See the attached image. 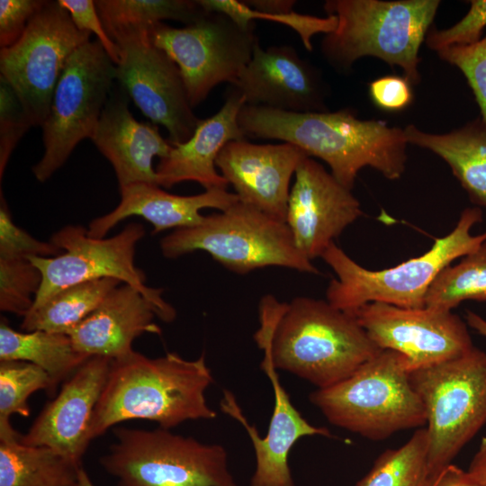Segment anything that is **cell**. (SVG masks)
<instances>
[{"mask_svg": "<svg viewBox=\"0 0 486 486\" xmlns=\"http://www.w3.org/2000/svg\"><path fill=\"white\" fill-rule=\"evenodd\" d=\"M259 321L254 339L274 367L317 389L341 382L382 351L355 316L327 300L280 302L268 294L260 301Z\"/></svg>", "mask_w": 486, "mask_h": 486, "instance_id": "cell-1", "label": "cell"}, {"mask_svg": "<svg viewBox=\"0 0 486 486\" xmlns=\"http://www.w3.org/2000/svg\"><path fill=\"white\" fill-rule=\"evenodd\" d=\"M238 124L245 137L282 140L323 160L350 190L365 166L389 180L400 178L406 168L409 143L404 129L381 120H361L348 108L292 112L245 104Z\"/></svg>", "mask_w": 486, "mask_h": 486, "instance_id": "cell-2", "label": "cell"}, {"mask_svg": "<svg viewBox=\"0 0 486 486\" xmlns=\"http://www.w3.org/2000/svg\"><path fill=\"white\" fill-rule=\"evenodd\" d=\"M212 382L203 354L187 360L176 353L150 358L133 351L112 359L94 411L90 439L130 419L151 420L170 429L186 420L215 418L205 397Z\"/></svg>", "mask_w": 486, "mask_h": 486, "instance_id": "cell-3", "label": "cell"}, {"mask_svg": "<svg viewBox=\"0 0 486 486\" xmlns=\"http://www.w3.org/2000/svg\"><path fill=\"white\" fill-rule=\"evenodd\" d=\"M439 0H328L323 7L338 24L320 43L322 56L346 73L363 57L399 67L411 85L421 80L418 52L431 28Z\"/></svg>", "mask_w": 486, "mask_h": 486, "instance_id": "cell-4", "label": "cell"}, {"mask_svg": "<svg viewBox=\"0 0 486 486\" xmlns=\"http://www.w3.org/2000/svg\"><path fill=\"white\" fill-rule=\"evenodd\" d=\"M482 217L480 207L465 208L454 230L436 238L429 250L386 269L364 268L332 243L321 256L337 275L328 285L327 301L349 314L370 302L425 307L426 294L437 274L486 240V231L478 235L471 232L474 225L482 221Z\"/></svg>", "mask_w": 486, "mask_h": 486, "instance_id": "cell-5", "label": "cell"}, {"mask_svg": "<svg viewBox=\"0 0 486 486\" xmlns=\"http://www.w3.org/2000/svg\"><path fill=\"white\" fill-rule=\"evenodd\" d=\"M309 400L330 424L374 441L427 423L406 359L392 350H382L341 382L312 392Z\"/></svg>", "mask_w": 486, "mask_h": 486, "instance_id": "cell-6", "label": "cell"}, {"mask_svg": "<svg viewBox=\"0 0 486 486\" xmlns=\"http://www.w3.org/2000/svg\"><path fill=\"white\" fill-rule=\"evenodd\" d=\"M160 248L166 258L202 250L240 274L273 266L320 273L296 248L286 222L239 201L199 225L175 230L161 239Z\"/></svg>", "mask_w": 486, "mask_h": 486, "instance_id": "cell-7", "label": "cell"}, {"mask_svg": "<svg viewBox=\"0 0 486 486\" xmlns=\"http://www.w3.org/2000/svg\"><path fill=\"white\" fill-rule=\"evenodd\" d=\"M99 462L116 486H238L226 449L169 429L118 427Z\"/></svg>", "mask_w": 486, "mask_h": 486, "instance_id": "cell-8", "label": "cell"}, {"mask_svg": "<svg viewBox=\"0 0 486 486\" xmlns=\"http://www.w3.org/2000/svg\"><path fill=\"white\" fill-rule=\"evenodd\" d=\"M427 414L429 484L486 424V352L409 373Z\"/></svg>", "mask_w": 486, "mask_h": 486, "instance_id": "cell-9", "label": "cell"}, {"mask_svg": "<svg viewBox=\"0 0 486 486\" xmlns=\"http://www.w3.org/2000/svg\"><path fill=\"white\" fill-rule=\"evenodd\" d=\"M116 81V65L98 40L80 46L68 59L42 124L44 153L32 167L48 180L84 139L93 140Z\"/></svg>", "mask_w": 486, "mask_h": 486, "instance_id": "cell-10", "label": "cell"}, {"mask_svg": "<svg viewBox=\"0 0 486 486\" xmlns=\"http://www.w3.org/2000/svg\"><path fill=\"white\" fill-rule=\"evenodd\" d=\"M144 235L143 226L137 222L129 223L120 233L108 238L91 237L86 229L78 225L60 229L50 241L63 253L30 258L42 275L32 310L67 287L115 278L139 290L152 304L158 318L165 322L173 321L176 311L163 299V290L146 285L144 273L135 266L136 246Z\"/></svg>", "mask_w": 486, "mask_h": 486, "instance_id": "cell-11", "label": "cell"}, {"mask_svg": "<svg viewBox=\"0 0 486 486\" xmlns=\"http://www.w3.org/2000/svg\"><path fill=\"white\" fill-rule=\"evenodd\" d=\"M58 1H46L21 38L0 50V72L14 89L32 126H42L68 59L90 40Z\"/></svg>", "mask_w": 486, "mask_h": 486, "instance_id": "cell-12", "label": "cell"}, {"mask_svg": "<svg viewBox=\"0 0 486 486\" xmlns=\"http://www.w3.org/2000/svg\"><path fill=\"white\" fill-rule=\"evenodd\" d=\"M256 24L243 28L219 13H206L184 28L158 22L151 41L177 65L194 108L219 84L235 83L258 41Z\"/></svg>", "mask_w": 486, "mask_h": 486, "instance_id": "cell-13", "label": "cell"}, {"mask_svg": "<svg viewBox=\"0 0 486 486\" xmlns=\"http://www.w3.org/2000/svg\"><path fill=\"white\" fill-rule=\"evenodd\" d=\"M149 31L110 34L120 60L116 81L154 124L164 126L172 146L187 141L200 121L193 112L177 65L154 45Z\"/></svg>", "mask_w": 486, "mask_h": 486, "instance_id": "cell-14", "label": "cell"}, {"mask_svg": "<svg viewBox=\"0 0 486 486\" xmlns=\"http://www.w3.org/2000/svg\"><path fill=\"white\" fill-rule=\"evenodd\" d=\"M351 315L381 350L401 354L409 373L461 356L474 346L466 322L451 310L370 302Z\"/></svg>", "mask_w": 486, "mask_h": 486, "instance_id": "cell-15", "label": "cell"}, {"mask_svg": "<svg viewBox=\"0 0 486 486\" xmlns=\"http://www.w3.org/2000/svg\"><path fill=\"white\" fill-rule=\"evenodd\" d=\"M363 215L352 190L310 157L298 165L285 222L298 250L309 260L321 257L334 239Z\"/></svg>", "mask_w": 486, "mask_h": 486, "instance_id": "cell-16", "label": "cell"}, {"mask_svg": "<svg viewBox=\"0 0 486 486\" xmlns=\"http://www.w3.org/2000/svg\"><path fill=\"white\" fill-rule=\"evenodd\" d=\"M232 87L247 105L292 112L328 111L329 88L321 71L288 45L264 50L257 41Z\"/></svg>", "mask_w": 486, "mask_h": 486, "instance_id": "cell-17", "label": "cell"}, {"mask_svg": "<svg viewBox=\"0 0 486 486\" xmlns=\"http://www.w3.org/2000/svg\"><path fill=\"white\" fill-rule=\"evenodd\" d=\"M111 358L89 357L48 402L19 441L28 446H47L81 465L91 442V423L106 383Z\"/></svg>", "mask_w": 486, "mask_h": 486, "instance_id": "cell-18", "label": "cell"}, {"mask_svg": "<svg viewBox=\"0 0 486 486\" xmlns=\"http://www.w3.org/2000/svg\"><path fill=\"white\" fill-rule=\"evenodd\" d=\"M305 157L291 143L255 144L242 139L227 143L215 165L239 202L285 222L291 180Z\"/></svg>", "mask_w": 486, "mask_h": 486, "instance_id": "cell-19", "label": "cell"}, {"mask_svg": "<svg viewBox=\"0 0 486 486\" xmlns=\"http://www.w3.org/2000/svg\"><path fill=\"white\" fill-rule=\"evenodd\" d=\"M261 369L268 377L274 392V409L266 436L261 437L255 425L248 422L235 395L223 390L220 410L237 420L249 436L256 456V468L250 486H295L288 464V456L294 444L308 436L330 437L327 428L315 427L308 422L292 405L281 384L277 369L266 350Z\"/></svg>", "mask_w": 486, "mask_h": 486, "instance_id": "cell-20", "label": "cell"}, {"mask_svg": "<svg viewBox=\"0 0 486 486\" xmlns=\"http://www.w3.org/2000/svg\"><path fill=\"white\" fill-rule=\"evenodd\" d=\"M92 140L112 164L119 188L137 183L158 185L152 159L165 158L172 148L158 126L136 121L121 86L112 89Z\"/></svg>", "mask_w": 486, "mask_h": 486, "instance_id": "cell-21", "label": "cell"}, {"mask_svg": "<svg viewBox=\"0 0 486 486\" xmlns=\"http://www.w3.org/2000/svg\"><path fill=\"white\" fill-rule=\"evenodd\" d=\"M246 104L244 97L231 90L217 113L200 120L193 136L185 142L172 146L167 156L156 166L158 186L171 188L184 181L199 183L205 190L229 185L216 170V159L224 146L245 139L238 124V114Z\"/></svg>", "mask_w": 486, "mask_h": 486, "instance_id": "cell-22", "label": "cell"}, {"mask_svg": "<svg viewBox=\"0 0 486 486\" xmlns=\"http://www.w3.org/2000/svg\"><path fill=\"white\" fill-rule=\"evenodd\" d=\"M155 316V309L146 297L123 284L67 335L75 348L87 356L117 359L134 351L132 342L140 335L161 334L153 322Z\"/></svg>", "mask_w": 486, "mask_h": 486, "instance_id": "cell-23", "label": "cell"}, {"mask_svg": "<svg viewBox=\"0 0 486 486\" xmlns=\"http://www.w3.org/2000/svg\"><path fill=\"white\" fill-rule=\"evenodd\" d=\"M121 202L110 212L93 220L87 229L91 237L103 238L120 221L140 216L153 226L152 234L175 228L201 224L205 216L202 209L224 211L238 202V197L226 189L214 188L189 196L169 194L158 185L137 183L120 188Z\"/></svg>", "mask_w": 486, "mask_h": 486, "instance_id": "cell-24", "label": "cell"}, {"mask_svg": "<svg viewBox=\"0 0 486 486\" xmlns=\"http://www.w3.org/2000/svg\"><path fill=\"white\" fill-rule=\"evenodd\" d=\"M404 129L409 144L440 157L478 207H486V124L478 117L452 131L436 134L412 124Z\"/></svg>", "mask_w": 486, "mask_h": 486, "instance_id": "cell-25", "label": "cell"}, {"mask_svg": "<svg viewBox=\"0 0 486 486\" xmlns=\"http://www.w3.org/2000/svg\"><path fill=\"white\" fill-rule=\"evenodd\" d=\"M89 357L75 348L67 334L16 331L1 319L0 361H24L40 367L51 380V395Z\"/></svg>", "mask_w": 486, "mask_h": 486, "instance_id": "cell-26", "label": "cell"}, {"mask_svg": "<svg viewBox=\"0 0 486 486\" xmlns=\"http://www.w3.org/2000/svg\"><path fill=\"white\" fill-rule=\"evenodd\" d=\"M80 468L47 446L0 442V486H76Z\"/></svg>", "mask_w": 486, "mask_h": 486, "instance_id": "cell-27", "label": "cell"}, {"mask_svg": "<svg viewBox=\"0 0 486 486\" xmlns=\"http://www.w3.org/2000/svg\"><path fill=\"white\" fill-rule=\"evenodd\" d=\"M122 282L102 278L60 290L23 317L25 332L45 330L67 334L91 314Z\"/></svg>", "mask_w": 486, "mask_h": 486, "instance_id": "cell-28", "label": "cell"}, {"mask_svg": "<svg viewBox=\"0 0 486 486\" xmlns=\"http://www.w3.org/2000/svg\"><path fill=\"white\" fill-rule=\"evenodd\" d=\"M99 17L108 35L119 31H149L163 20L192 23L207 12L198 1L98 0Z\"/></svg>", "mask_w": 486, "mask_h": 486, "instance_id": "cell-29", "label": "cell"}, {"mask_svg": "<svg viewBox=\"0 0 486 486\" xmlns=\"http://www.w3.org/2000/svg\"><path fill=\"white\" fill-rule=\"evenodd\" d=\"M355 486H429L426 427L418 428L400 447L382 452Z\"/></svg>", "mask_w": 486, "mask_h": 486, "instance_id": "cell-30", "label": "cell"}, {"mask_svg": "<svg viewBox=\"0 0 486 486\" xmlns=\"http://www.w3.org/2000/svg\"><path fill=\"white\" fill-rule=\"evenodd\" d=\"M464 301L486 302V240L432 282L425 307L451 310Z\"/></svg>", "mask_w": 486, "mask_h": 486, "instance_id": "cell-31", "label": "cell"}, {"mask_svg": "<svg viewBox=\"0 0 486 486\" xmlns=\"http://www.w3.org/2000/svg\"><path fill=\"white\" fill-rule=\"evenodd\" d=\"M39 390L51 395V380L40 367L24 361H0V442L20 438L10 418L29 417L28 398Z\"/></svg>", "mask_w": 486, "mask_h": 486, "instance_id": "cell-32", "label": "cell"}, {"mask_svg": "<svg viewBox=\"0 0 486 486\" xmlns=\"http://www.w3.org/2000/svg\"><path fill=\"white\" fill-rule=\"evenodd\" d=\"M199 4L208 13L223 14L243 28L254 24V20H266L279 22L295 31L305 49L312 50L311 38L319 33H330L335 31L338 19L335 15L325 18L291 13H261L248 7L243 1L237 0H199Z\"/></svg>", "mask_w": 486, "mask_h": 486, "instance_id": "cell-33", "label": "cell"}, {"mask_svg": "<svg viewBox=\"0 0 486 486\" xmlns=\"http://www.w3.org/2000/svg\"><path fill=\"white\" fill-rule=\"evenodd\" d=\"M41 283V273L30 259L0 258V310L24 317Z\"/></svg>", "mask_w": 486, "mask_h": 486, "instance_id": "cell-34", "label": "cell"}, {"mask_svg": "<svg viewBox=\"0 0 486 486\" xmlns=\"http://www.w3.org/2000/svg\"><path fill=\"white\" fill-rule=\"evenodd\" d=\"M436 53L464 74L486 124V36L474 44L452 46Z\"/></svg>", "mask_w": 486, "mask_h": 486, "instance_id": "cell-35", "label": "cell"}, {"mask_svg": "<svg viewBox=\"0 0 486 486\" xmlns=\"http://www.w3.org/2000/svg\"><path fill=\"white\" fill-rule=\"evenodd\" d=\"M63 253L51 241L36 239L13 221L1 192L0 206V258L30 259L56 256Z\"/></svg>", "mask_w": 486, "mask_h": 486, "instance_id": "cell-36", "label": "cell"}, {"mask_svg": "<svg viewBox=\"0 0 486 486\" xmlns=\"http://www.w3.org/2000/svg\"><path fill=\"white\" fill-rule=\"evenodd\" d=\"M32 123L12 86L0 76V177L10 156Z\"/></svg>", "mask_w": 486, "mask_h": 486, "instance_id": "cell-37", "label": "cell"}, {"mask_svg": "<svg viewBox=\"0 0 486 486\" xmlns=\"http://www.w3.org/2000/svg\"><path fill=\"white\" fill-rule=\"evenodd\" d=\"M468 13L455 24L445 29L430 28L425 43L432 50L452 46L472 45L482 40L486 27V0H471Z\"/></svg>", "mask_w": 486, "mask_h": 486, "instance_id": "cell-38", "label": "cell"}, {"mask_svg": "<svg viewBox=\"0 0 486 486\" xmlns=\"http://www.w3.org/2000/svg\"><path fill=\"white\" fill-rule=\"evenodd\" d=\"M43 0L0 1V46L8 48L23 34L31 19L44 5Z\"/></svg>", "mask_w": 486, "mask_h": 486, "instance_id": "cell-39", "label": "cell"}, {"mask_svg": "<svg viewBox=\"0 0 486 486\" xmlns=\"http://www.w3.org/2000/svg\"><path fill=\"white\" fill-rule=\"evenodd\" d=\"M58 3L68 12L73 23L79 31L96 35L112 62L117 65L120 60L118 47L105 32L94 1L58 0Z\"/></svg>", "mask_w": 486, "mask_h": 486, "instance_id": "cell-40", "label": "cell"}, {"mask_svg": "<svg viewBox=\"0 0 486 486\" xmlns=\"http://www.w3.org/2000/svg\"><path fill=\"white\" fill-rule=\"evenodd\" d=\"M410 82L404 76L387 75L369 84V96L379 109L396 112L407 108L413 100Z\"/></svg>", "mask_w": 486, "mask_h": 486, "instance_id": "cell-41", "label": "cell"}, {"mask_svg": "<svg viewBox=\"0 0 486 486\" xmlns=\"http://www.w3.org/2000/svg\"><path fill=\"white\" fill-rule=\"evenodd\" d=\"M429 486H484L476 481L468 471L451 464L431 481Z\"/></svg>", "mask_w": 486, "mask_h": 486, "instance_id": "cell-42", "label": "cell"}, {"mask_svg": "<svg viewBox=\"0 0 486 486\" xmlns=\"http://www.w3.org/2000/svg\"><path fill=\"white\" fill-rule=\"evenodd\" d=\"M248 7L261 13H291L296 1L293 0H249L243 1Z\"/></svg>", "mask_w": 486, "mask_h": 486, "instance_id": "cell-43", "label": "cell"}, {"mask_svg": "<svg viewBox=\"0 0 486 486\" xmlns=\"http://www.w3.org/2000/svg\"><path fill=\"white\" fill-rule=\"evenodd\" d=\"M467 471L476 481L486 486V436H482Z\"/></svg>", "mask_w": 486, "mask_h": 486, "instance_id": "cell-44", "label": "cell"}, {"mask_svg": "<svg viewBox=\"0 0 486 486\" xmlns=\"http://www.w3.org/2000/svg\"><path fill=\"white\" fill-rule=\"evenodd\" d=\"M465 322L467 326L486 338V320L472 310H466Z\"/></svg>", "mask_w": 486, "mask_h": 486, "instance_id": "cell-45", "label": "cell"}, {"mask_svg": "<svg viewBox=\"0 0 486 486\" xmlns=\"http://www.w3.org/2000/svg\"><path fill=\"white\" fill-rule=\"evenodd\" d=\"M76 486H94L87 472L82 467L78 472Z\"/></svg>", "mask_w": 486, "mask_h": 486, "instance_id": "cell-46", "label": "cell"}]
</instances>
